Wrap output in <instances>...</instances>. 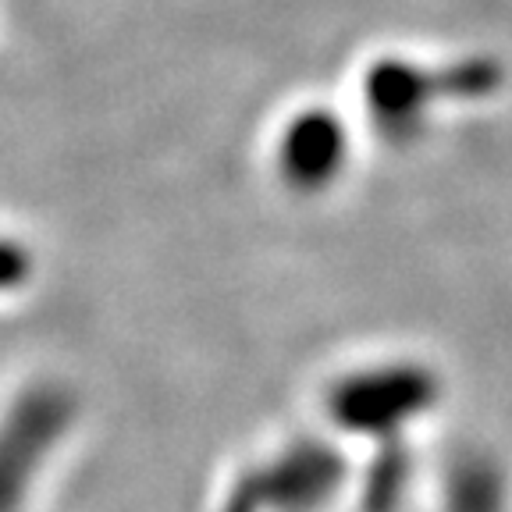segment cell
I'll use <instances>...</instances> for the list:
<instances>
[{
	"label": "cell",
	"instance_id": "obj_1",
	"mask_svg": "<svg viewBox=\"0 0 512 512\" xmlns=\"http://www.w3.org/2000/svg\"><path fill=\"white\" fill-rule=\"evenodd\" d=\"M434 406V377L424 367H374L331 388L328 409L352 434H392Z\"/></svg>",
	"mask_w": 512,
	"mask_h": 512
},
{
	"label": "cell",
	"instance_id": "obj_2",
	"mask_svg": "<svg viewBox=\"0 0 512 512\" xmlns=\"http://www.w3.org/2000/svg\"><path fill=\"white\" fill-rule=\"evenodd\" d=\"M349 157L345 125L324 107L299 111L281 128L278 139V171L288 185L303 192H317L338 178Z\"/></svg>",
	"mask_w": 512,
	"mask_h": 512
},
{
	"label": "cell",
	"instance_id": "obj_3",
	"mask_svg": "<svg viewBox=\"0 0 512 512\" xmlns=\"http://www.w3.org/2000/svg\"><path fill=\"white\" fill-rule=\"evenodd\" d=\"M367 107L374 111V118L381 121V128L402 136L409 128L420 125L424 107L434 96V79L427 72H420L416 64L406 61H384L374 72H367Z\"/></svg>",
	"mask_w": 512,
	"mask_h": 512
},
{
	"label": "cell",
	"instance_id": "obj_4",
	"mask_svg": "<svg viewBox=\"0 0 512 512\" xmlns=\"http://www.w3.org/2000/svg\"><path fill=\"white\" fill-rule=\"evenodd\" d=\"M448 495H470V502L448 512H502V480L484 466H470L448 484Z\"/></svg>",
	"mask_w": 512,
	"mask_h": 512
},
{
	"label": "cell",
	"instance_id": "obj_5",
	"mask_svg": "<svg viewBox=\"0 0 512 512\" xmlns=\"http://www.w3.org/2000/svg\"><path fill=\"white\" fill-rule=\"evenodd\" d=\"M32 271V260L18 242L0 239V292L4 288H18Z\"/></svg>",
	"mask_w": 512,
	"mask_h": 512
}]
</instances>
